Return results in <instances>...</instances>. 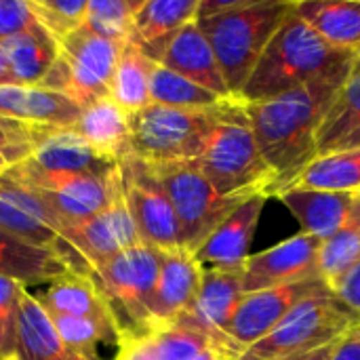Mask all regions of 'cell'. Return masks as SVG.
<instances>
[{
	"label": "cell",
	"instance_id": "obj_43",
	"mask_svg": "<svg viewBox=\"0 0 360 360\" xmlns=\"http://www.w3.org/2000/svg\"><path fill=\"white\" fill-rule=\"evenodd\" d=\"M329 360H360V323L333 346Z\"/></svg>",
	"mask_w": 360,
	"mask_h": 360
},
{
	"label": "cell",
	"instance_id": "obj_15",
	"mask_svg": "<svg viewBox=\"0 0 360 360\" xmlns=\"http://www.w3.org/2000/svg\"><path fill=\"white\" fill-rule=\"evenodd\" d=\"M266 196L257 194L243 200L194 251V257L205 270H234L243 268L251 255V243L255 238Z\"/></svg>",
	"mask_w": 360,
	"mask_h": 360
},
{
	"label": "cell",
	"instance_id": "obj_44",
	"mask_svg": "<svg viewBox=\"0 0 360 360\" xmlns=\"http://www.w3.org/2000/svg\"><path fill=\"white\" fill-rule=\"evenodd\" d=\"M27 287L21 285L19 281H13L8 276H0V312H8L15 310L19 295L25 291Z\"/></svg>",
	"mask_w": 360,
	"mask_h": 360
},
{
	"label": "cell",
	"instance_id": "obj_12",
	"mask_svg": "<svg viewBox=\"0 0 360 360\" xmlns=\"http://www.w3.org/2000/svg\"><path fill=\"white\" fill-rule=\"evenodd\" d=\"M321 293H331L321 276L285 287L247 293L240 300L230 325L226 327L224 340L240 354L243 350L266 338L297 304Z\"/></svg>",
	"mask_w": 360,
	"mask_h": 360
},
{
	"label": "cell",
	"instance_id": "obj_4",
	"mask_svg": "<svg viewBox=\"0 0 360 360\" xmlns=\"http://www.w3.org/2000/svg\"><path fill=\"white\" fill-rule=\"evenodd\" d=\"M202 175L228 198L274 196L276 177L259 152L240 99H232L196 160Z\"/></svg>",
	"mask_w": 360,
	"mask_h": 360
},
{
	"label": "cell",
	"instance_id": "obj_34",
	"mask_svg": "<svg viewBox=\"0 0 360 360\" xmlns=\"http://www.w3.org/2000/svg\"><path fill=\"white\" fill-rule=\"evenodd\" d=\"M148 335L160 360H192L209 346L217 344V340L194 327L184 316L169 323L152 325L148 329Z\"/></svg>",
	"mask_w": 360,
	"mask_h": 360
},
{
	"label": "cell",
	"instance_id": "obj_46",
	"mask_svg": "<svg viewBox=\"0 0 360 360\" xmlns=\"http://www.w3.org/2000/svg\"><path fill=\"white\" fill-rule=\"evenodd\" d=\"M238 356V352L236 350H232L228 344H213V346H209L207 350H202L198 356H194L192 360H236Z\"/></svg>",
	"mask_w": 360,
	"mask_h": 360
},
{
	"label": "cell",
	"instance_id": "obj_16",
	"mask_svg": "<svg viewBox=\"0 0 360 360\" xmlns=\"http://www.w3.org/2000/svg\"><path fill=\"white\" fill-rule=\"evenodd\" d=\"M154 63L196 82L198 86H205L207 91L232 99L228 84L224 80V74L219 70V63L215 59V53L200 32L196 19L186 23L181 30H177L152 57Z\"/></svg>",
	"mask_w": 360,
	"mask_h": 360
},
{
	"label": "cell",
	"instance_id": "obj_11",
	"mask_svg": "<svg viewBox=\"0 0 360 360\" xmlns=\"http://www.w3.org/2000/svg\"><path fill=\"white\" fill-rule=\"evenodd\" d=\"M118 175L122 200L131 213L141 245L158 251L179 249L181 230L177 215L150 165L127 148L118 156Z\"/></svg>",
	"mask_w": 360,
	"mask_h": 360
},
{
	"label": "cell",
	"instance_id": "obj_3",
	"mask_svg": "<svg viewBox=\"0 0 360 360\" xmlns=\"http://www.w3.org/2000/svg\"><path fill=\"white\" fill-rule=\"evenodd\" d=\"M291 8L293 2L287 0H234L228 11L196 19L232 97L238 99L262 53Z\"/></svg>",
	"mask_w": 360,
	"mask_h": 360
},
{
	"label": "cell",
	"instance_id": "obj_8",
	"mask_svg": "<svg viewBox=\"0 0 360 360\" xmlns=\"http://www.w3.org/2000/svg\"><path fill=\"white\" fill-rule=\"evenodd\" d=\"M122 49V42L101 38L80 25L59 40V59L38 86L65 95L84 108L93 99L108 95Z\"/></svg>",
	"mask_w": 360,
	"mask_h": 360
},
{
	"label": "cell",
	"instance_id": "obj_26",
	"mask_svg": "<svg viewBox=\"0 0 360 360\" xmlns=\"http://www.w3.org/2000/svg\"><path fill=\"white\" fill-rule=\"evenodd\" d=\"M70 131H74L95 152L116 160L129 148V116L108 95L80 108Z\"/></svg>",
	"mask_w": 360,
	"mask_h": 360
},
{
	"label": "cell",
	"instance_id": "obj_31",
	"mask_svg": "<svg viewBox=\"0 0 360 360\" xmlns=\"http://www.w3.org/2000/svg\"><path fill=\"white\" fill-rule=\"evenodd\" d=\"M49 316L63 346L86 360H101L99 344L118 342V327L112 316Z\"/></svg>",
	"mask_w": 360,
	"mask_h": 360
},
{
	"label": "cell",
	"instance_id": "obj_17",
	"mask_svg": "<svg viewBox=\"0 0 360 360\" xmlns=\"http://www.w3.org/2000/svg\"><path fill=\"white\" fill-rule=\"evenodd\" d=\"M27 162L38 171L59 175H112L118 171L116 158L95 152L70 129L42 127Z\"/></svg>",
	"mask_w": 360,
	"mask_h": 360
},
{
	"label": "cell",
	"instance_id": "obj_24",
	"mask_svg": "<svg viewBox=\"0 0 360 360\" xmlns=\"http://www.w3.org/2000/svg\"><path fill=\"white\" fill-rule=\"evenodd\" d=\"M293 8L325 42L360 57V0H304Z\"/></svg>",
	"mask_w": 360,
	"mask_h": 360
},
{
	"label": "cell",
	"instance_id": "obj_20",
	"mask_svg": "<svg viewBox=\"0 0 360 360\" xmlns=\"http://www.w3.org/2000/svg\"><path fill=\"white\" fill-rule=\"evenodd\" d=\"M78 114L80 105L55 91L25 84L0 86V118L17 120L32 127L70 129L76 122Z\"/></svg>",
	"mask_w": 360,
	"mask_h": 360
},
{
	"label": "cell",
	"instance_id": "obj_6",
	"mask_svg": "<svg viewBox=\"0 0 360 360\" xmlns=\"http://www.w3.org/2000/svg\"><path fill=\"white\" fill-rule=\"evenodd\" d=\"M160 272V251L148 245L127 249L99 268L93 278L120 333H148Z\"/></svg>",
	"mask_w": 360,
	"mask_h": 360
},
{
	"label": "cell",
	"instance_id": "obj_36",
	"mask_svg": "<svg viewBox=\"0 0 360 360\" xmlns=\"http://www.w3.org/2000/svg\"><path fill=\"white\" fill-rule=\"evenodd\" d=\"M141 0H86L82 25L93 34L127 44L133 34V17Z\"/></svg>",
	"mask_w": 360,
	"mask_h": 360
},
{
	"label": "cell",
	"instance_id": "obj_33",
	"mask_svg": "<svg viewBox=\"0 0 360 360\" xmlns=\"http://www.w3.org/2000/svg\"><path fill=\"white\" fill-rule=\"evenodd\" d=\"M360 259V202L350 219L327 240L321 243L319 276L333 291L340 278Z\"/></svg>",
	"mask_w": 360,
	"mask_h": 360
},
{
	"label": "cell",
	"instance_id": "obj_1",
	"mask_svg": "<svg viewBox=\"0 0 360 360\" xmlns=\"http://www.w3.org/2000/svg\"><path fill=\"white\" fill-rule=\"evenodd\" d=\"M354 68L316 78L266 101H240L262 156L276 177L274 196L319 156V131Z\"/></svg>",
	"mask_w": 360,
	"mask_h": 360
},
{
	"label": "cell",
	"instance_id": "obj_37",
	"mask_svg": "<svg viewBox=\"0 0 360 360\" xmlns=\"http://www.w3.org/2000/svg\"><path fill=\"white\" fill-rule=\"evenodd\" d=\"M38 23L59 42L82 25L86 0H32Z\"/></svg>",
	"mask_w": 360,
	"mask_h": 360
},
{
	"label": "cell",
	"instance_id": "obj_28",
	"mask_svg": "<svg viewBox=\"0 0 360 360\" xmlns=\"http://www.w3.org/2000/svg\"><path fill=\"white\" fill-rule=\"evenodd\" d=\"M36 300L42 304V308L49 314L112 316L93 274L68 272L61 278L49 283V287L36 295Z\"/></svg>",
	"mask_w": 360,
	"mask_h": 360
},
{
	"label": "cell",
	"instance_id": "obj_7",
	"mask_svg": "<svg viewBox=\"0 0 360 360\" xmlns=\"http://www.w3.org/2000/svg\"><path fill=\"white\" fill-rule=\"evenodd\" d=\"M356 323L333 293L312 295L297 304L266 338L243 350L236 360H276L308 354L338 344Z\"/></svg>",
	"mask_w": 360,
	"mask_h": 360
},
{
	"label": "cell",
	"instance_id": "obj_18",
	"mask_svg": "<svg viewBox=\"0 0 360 360\" xmlns=\"http://www.w3.org/2000/svg\"><path fill=\"white\" fill-rule=\"evenodd\" d=\"M202 274L205 268L198 264L192 251L184 247L160 251V272L152 306V325L169 323L188 314L200 289Z\"/></svg>",
	"mask_w": 360,
	"mask_h": 360
},
{
	"label": "cell",
	"instance_id": "obj_5",
	"mask_svg": "<svg viewBox=\"0 0 360 360\" xmlns=\"http://www.w3.org/2000/svg\"><path fill=\"white\" fill-rule=\"evenodd\" d=\"M230 101L211 110H179L150 103L129 116V150L148 165L198 160Z\"/></svg>",
	"mask_w": 360,
	"mask_h": 360
},
{
	"label": "cell",
	"instance_id": "obj_22",
	"mask_svg": "<svg viewBox=\"0 0 360 360\" xmlns=\"http://www.w3.org/2000/svg\"><path fill=\"white\" fill-rule=\"evenodd\" d=\"M68 272L76 270L61 253L38 247L0 228V276H8L25 287H34L49 285Z\"/></svg>",
	"mask_w": 360,
	"mask_h": 360
},
{
	"label": "cell",
	"instance_id": "obj_10",
	"mask_svg": "<svg viewBox=\"0 0 360 360\" xmlns=\"http://www.w3.org/2000/svg\"><path fill=\"white\" fill-rule=\"evenodd\" d=\"M0 175L30 190L61 221L91 219L110 209L122 194L118 171L112 175H59L38 171L23 160Z\"/></svg>",
	"mask_w": 360,
	"mask_h": 360
},
{
	"label": "cell",
	"instance_id": "obj_45",
	"mask_svg": "<svg viewBox=\"0 0 360 360\" xmlns=\"http://www.w3.org/2000/svg\"><path fill=\"white\" fill-rule=\"evenodd\" d=\"M36 129L40 127H32V124H23L17 120H8V118H0V137H25L36 133Z\"/></svg>",
	"mask_w": 360,
	"mask_h": 360
},
{
	"label": "cell",
	"instance_id": "obj_9",
	"mask_svg": "<svg viewBox=\"0 0 360 360\" xmlns=\"http://www.w3.org/2000/svg\"><path fill=\"white\" fill-rule=\"evenodd\" d=\"M150 169L173 205L181 230V247L192 253L243 200H247L217 194L196 160L150 165Z\"/></svg>",
	"mask_w": 360,
	"mask_h": 360
},
{
	"label": "cell",
	"instance_id": "obj_38",
	"mask_svg": "<svg viewBox=\"0 0 360 360\" xmlns=\"http://www.w3.org/2000/svg\"><path fill=\"white\" fill-rule=\"evenodd\" d=\"M38 25L32 2L0 0V42Z\"/></svg>",
	"mask_w": 360,
	"mask_h": 360
},
{
	"label": "cell",
	"instance_id": "obj_27",
	"mask_svg": "<svg viewBox=\"0 0 360 360\" xmlns=\"http://www.w3.org/2000/svg\"><path fill=\"white\" fill-rule=\"evenodd\" d=\"M15 84L38 86L59 59V42L38 23L0 42Z\"/></svg>",
	"mask_w": 360,
	"mask_h": 360
},
{
	"label": "cell",
	"instance_id": "obj_32",
	"mask_svg": "<svg viewBox=\"0 0 360 360\" xmlns=\"http://www.w3.org/2000/svg\"><path fill=\"white\" fill-rule=\"evenodd\" d=\"M150 101L167 108H179V110H211L228 99L154 63L150 74Z\"/></svg>",
	"mask_w": 360,
	"mask_h": 360
},
{
	"label": "cell",
	"instance_id": "obj_50",
	"mask_svg": "<svg viewBox=\"0 0 360 360\" xmlns=\"http://www.w3.org/2000/svg\"><path fill=\"white\" fill-rule=\"evenodd\" d=\"M359 202H360V192H359Z\"/></svg>",
	"mask_w": 360,
	"mask_h": 360
},
{
	"label": "cell",
	"instance_id": "obj_21",
	"mask_svg": "<svg viewBox=\"0 0 360 360\" xmlns=\"http://www.w3.org/2000/svg\"><path fill=\"white\" fill-rule=\"evenodd\" d=\"M276 198L300 219L304 234L327 240L354 213L359 192H323L291 188L276 194Z\"/></svg>",
	"mask_w": 360,
	"mask_h": 360
},
{
	"label": "cell",
	"instance_id": "obj_41",
	"mask_svg": "<svg viewBox=\"0 0 360 360\" xmlns=\"http://www.w3.org/2000/svg\"><path fill=\"white\" fill-rule=\"evenodd\" d=\"M40 129H36V133L25 137H0V173L32 156Z\"/></svg>",
	"mask_w": 360,
	"mask_h": 360
},
{
	"label": "cell",
	"instance_id": "obj_13",
	"mask_svg": "<svg viewBox=\"0 0 360 360\" xmlns=\"http://www.w3.org/2000/svg\"><path fill=\"white\" fill-rule=\"evenodd\" d=\"M321 243V238L300 232L272 249L251 253L240 268L245 295L319 276Z\"/></svg>",
	"mask_w": 360,
	"mask_h": 360
},
{
	"label": "cell",
	"instance_id": "obj_39",
	"mask_svg": "<svg viewBox=\"0 0 360 360\" xmlns=\"http://www.w3.org/2000/svg\"><path fill=\"white\" fill-rule=\"evenodd\" d=\"M114 360H160L148 333H120Z\"/></svg>",
	"mask_w": 360,
	"mask_h": 360
},
{
	"label": "cell",
	"instance_id": "obj_14",
	"mask_svg": "<svg viewBox=\"0 0 360 360\" xmlns=\"http://www.w3.org/2000/svg\"><path fill=\"white\" fill-rule=\"evenodd\" d=\"M59 238L80 255L91 272L114 255L141 245L122 194L110 209L91 219L65 221L59 230Z\"/></svg>",
	"mask_w": 360,
	"mask_h": 360
},
{
	"label": "cell",
	"instance_id": "obj_25",
	"mask_svg": "<svg viewBox=\"0 0 360 360\" xmlns=\"http://www.w3.org/2000/svg\"><path fill=\"white\" fill-rule=\"evenodd\" d=\"M200 0H141L133 17L131 40L141 49L146 57H154L156 51L186 23L196 19Z\"/></svg>",
	"mask_w": 360,
	"mask_h": 360
},
{
	"label": "cell",
	"instance_id": "obj_48",
	"mask_svg": "<svg viewBox=\"0 0 360 360\" xmlns=\"http://www.w3.org/2000/svg\"><path fill=\"white\" fill-rule=\"evenodd\" d=\"M6 84H15V78L11 74V68H8V61H6V55L0 46V86H6Z\"/></svg>",
	"mask_w": 360,
	"mask_h": 360
},
{
	"label": "cell",
	"instance_id": "obj_42",
	"mask_svg": "<svg viewBox=\"0 0 360 360\" xmlns=\"http://www.w3.org/2000/svg\"><path fill=\"white\" fill-rule=\"evenodd\" d=\"M17 308V306H15ZM0 360H17L15 310L0 312Z\"/></svg>",
	"mask_w": 360,
	"mask_h": 360
},
{
	"label": "cell",
	"instance_id": "obj_49",
	"mask_svg": "<svg viewBox=\"0 0 360 360\" xmlns=\"http://www.w3.org/2000/svg\"><path fill=\"white\" fill-rule=\"evenodd\" d=\"M348 148H360V127L359 129H354L350 135H346L338 146H333L331 150H348ZM329 150V152H331Z\"/></svg>",
	"mask_w": 360,
	"mask_h": 360
},
{
	"label": "cell",
	"instance_id": "obj_23",
	"mask_svg": "<svg viewBox=\"0 0 360 360\" xmlns=\"http://www.w3.org/2000/svg\"><path fill=\"white\" fill-rule=\"evenodd\" d=\"M15 327L17 360H86L63 346L49 312L27 289L19 295L15 308Z\"/></svg>",
	"mask_w": 360,
	"mask_h": 360
},
{
	"label": "cell",
	"instance_id": "obj_35",
	"mask_svg": "<svg viewBox=\"0 0 360 360\" xmlns=\"http://www.w3.org/2000/svg\"><path fill=\"white\" fill-rule=\"evenodd\" d=\"M360 127V68L356 63L354 74L340 91L335 103L331 105L321 131H319V154L329 152L346 135Z\"/></svg>",
	"mask_w": 360,
	"mask_h": 360
},
{
	"label": "cell",
	"instance_id": "obj_19",
	"mask_svg": "<svg viewBox=\"0 0 360 360\" xmlns=\"http://www.w3.org/2000/svg\"><path fill=\"white\" fill-rule=\"evenodd\" d=\"M243 297H245V291H243V270L240 268L205 270L196 300H194L190 312L184 314V319L190 321L200 331L209 333L213 340L228 344L224 340V331L230 325Z\"/></svg>",
	"mask_w": 360,
	"mask_h": 360
},
{
	"label": "cell",
	"instance_id": "obj_40",
	"mask_svg": "<svg viewBox=\"0 0 360 360\" xmlns=\"http://www.w3.org/2000/svg\"><path fill=\"white\" fill-rule=\"evenodd\" d=\"M331 293L360 323V259L340 278Z\"/></svg>",
	"mask_w": 360,
	"mask_h": 360
},
{
	"label": "cell",
	"instance_id": "obj_29",
	"mask_svg": "<svg viewBox=\"0 0 360 360\" xmlns=\"http://www.w3.org/2000/svg\"><path fill=\"white\" fill-rule=\"evenodd\" d=\"M291 188L323 192H360V148L331 150L319 154L308 167H304L293 177V181L285 190Z\"/></svg>",
	"mask_w": 360,
	"mask_h": 360
},
{
	"label": "cell",
	"instance_id": "obj_2",
	"mask_svg": "<svg viewBox=\"0 0 360 360\" xmlns=\"http://www.w3.org/2000/svg\"><path fill=\"white\" fill-rule=\"evenodd\" d=\"M359 61L360 57L356 55L325 42L306 21L300 19L295 8H291L262 53L238 99L266 101L327 74L354 68Z\"/></svg>",
	"mask_w": 360,
	"mask_h": 360
},
{
	"label": "cell",
	"instance_id": "obj_47",
	"mask_svg": "<svg viewBox=\"0 0 360 360\" xmlns=\"http://www.w3.org/2000/svg\"><path fill=\"white\" fill-rule=\"evenodd\" d=\"M333 346H335V344H333ZM333 346H327V348H321V350H314V352H308V354L285 356V359H276V360H329Z\"/></svg>",
	"mask_w": 360,
	"mask_h": 360
},
{
	"label": "cell",
	"instance_id": "obj_30",
	"mask_svg": "<svg viewBox=\"0 0 360 360\" xmlns=\"http://www.w3.org/2000/svg\"><path fill=\"white\" fill-rule=\"evenodd\" d=\"M154 61L141 53V49L133 42H127L116 70L110 80L108 97L127 114L133 116L146 105H150V74Z\"/></svg>",
	"mask_w": 360,
	"mask_h": 360
}]
</instances>
